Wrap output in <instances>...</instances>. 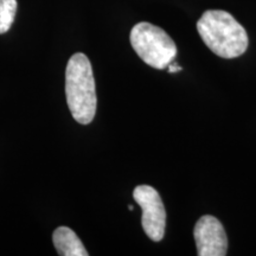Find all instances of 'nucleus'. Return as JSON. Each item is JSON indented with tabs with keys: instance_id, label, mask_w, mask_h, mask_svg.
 I'll return each instance as SVG.
<instances>
[{
	"instance_id": "obj_9",
	"label": "nucleus",
	"mask_w": 256,
	"mask_h": 256,
	"mask_svg": "<svg viewBox=\"0 0 256 256\" xmlns=\"http://www.w3.org/2000/svg\"><path fill=\"white\" fill-rule=\"evenodd\" d=\"M133 209H134L133 206H128V210H133Z\"/></svg>"
},
{
	"instance_id": "obj_2",
	"label": "nucleus",
	"mask_w": 256,
	"mask_h": 256,
	"mask_svg": "<svg viewBox=\"0 0 256 256\" xmlns=\"http://www.w3.org/2000/svg\"><path fill=\"white\" fill-rule=\"evenodd\" d=\"M66 95L74 119L81 124H90L96 114L98 98L90 60L84 54L70 57L66 70Z\"/></svg>"
},
{
	"instance_id": "obj_6",
	"label": "nucleus",
	"mask_w": 256,
	"mask_h": 256,
	"mask_svg": "<svg viewBox=\"0 0 256 256\" xmlns=\"http://www.w3.org/2000/svg\"><path fill=\"white\" fill-rule=\"evenodd\" d=\"M54 246L60 256H88L78 236L68 226H60L54 232Z\"/></svg>"
},
{
	"instance_id": "obj_3",
	"label": "nucleus",
	"mask_w": 256,
	"mask_h": 256,
	"mask_svg": "<svg viewBox=\"0 0 256 256\" xmlns=\"http://www.w3.org/2000/svg\"><path fill=\"white\" fill-rule=\"evenodd\" d=\"M130 40L138 56L154 69H166L177 56L174 40L162 28L147 22L133 26Z\"/></svg>"
},
{
	"instance_id": "obj_5",
	"label": "nucleus",
	"mask_w": 256,
	"mask_h": 256,
	"mask_svg": "<svg viewBox=\"0 0 256 256\" xmlns=\"http://www.w3.org/2000/svg\"><path fill=\"white\" fill-rule=\"evenodd\" d=\"M197 254L200 256H224L228 238L222 223L216 217L206 215L197 220L194 229Z\"/></svg>"
},
{
	"instance_id": "obj_1",
	"label": "nucleus",
	"mask_w": 256,
	"mask_h": 256,
	"mask_svg": "<svg viewBox=\"0 0 256 256\" xmlns=\"http://www.w3.org/2000/svg\"><path fill=\"white\" fill-rule=\"evenodd\" d=\"M197 30L206 46L222 58H236L248 48L244 28L229 12L209 10L197 22Z\"/></svg>"
},
{
	"instance_id": "obj_7",
	"label": "nucleus",
	"mask_w": 256,
	"mask_h": 256,
	"mask_svg": "<svg viewBox=\"0 0 256 256\" xmlns=\"http://www.w3.org/2000/svg\"><path fill=\"white\" fill-rule=\"evenodd\" d=\"M17 8V0H0V34H6L11 28Z\"/></svg>"
},
{
	"instance_id": "obj_8",
	"label": "nucleus",
	"mask_w": 256,
	"mask_h": 256,
	"mask_svg": "<svg viewBox=\"0 0 256 256\" xmlns=\"http://www.w3.org/2000/svg\"><path fill=\"white\" fill-rule=\"evenodd\" d=\"M168 68V72H180V70H182V66H179L176 62L170 63Z\"/></svg>"
},
{
	"instance_id": "obj_4",
	"label": "nucleus",
	"mask_w": 256,
	"mask_h": 256,
	"mask_svg": "<svg viewBox=\"0 0 256 256\" xmlns=\"http://www.w3.org/2000/svg\"><path fill=\"white\" fill-rule=\"evenodd\" d=\"M134 200L142 210V224L146 235L152 241L164 238L166 226V211L158 191L150 185H139L133 191Z\"/></svg>"
}]
</instances>
